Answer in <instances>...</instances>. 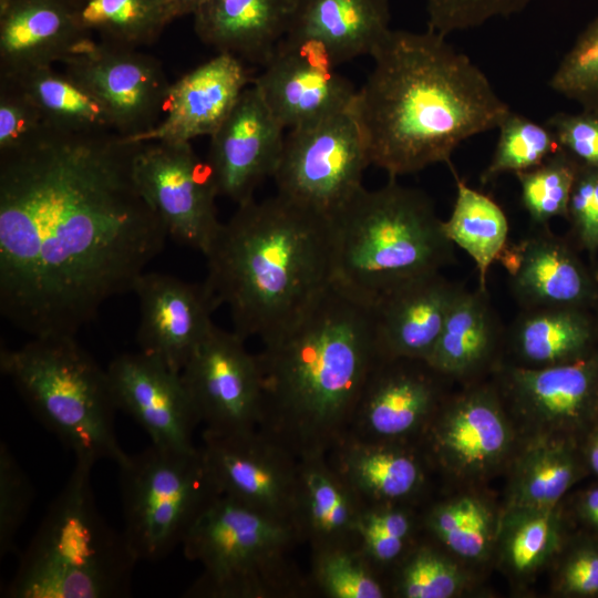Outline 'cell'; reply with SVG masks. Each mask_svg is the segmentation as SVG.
Instances as JSON below:
<instances>
[{
  "mask_svg": "<svg viewBox=\"0 0 598 598\" xmlns=\"http://www.w3.org/2000/svg\"><path fill=\"white\" fill-rule=\"evenodd\" d=\"M0 369L76 460L120 464L126 457L115 435L117 408L106 369L75 336L34 337L16 349L2 347Z\"/></svg>",
  "mask_w": 598,
  "mask_h": 598,
  "instance_id": "obj_8",
  "label": "cell"
},
{
  "mask_svg": "<svg viewBox=\"0 0 598 598\" xmlns=\"http://www.w3.org/2000/svg\"><path fill=\"white\" fill-rule=\"evenodd\" d=\"M497 128L498 141L491 162L481 174L482 185L494 182L505 173L532 169L560 148L545 124H538L513 111Z\"/></svg>",
  "mask_w": 598,
  "mask_h": 598,
  "instance_id": "obj_40",
  "label": "cell"
},
{
  "mask_svg": "<svg viewBox=\"0 0 598 598\" xmlns=\"http://www.w3.org/2000/svg\"><path fill=\"white\" fill-rule=\"evenodd\" d=\"M336 68L317 43L285 35L252 84L277 121L292 130L352 107L357 90Z\"/></svg>",
  "mask_w": 598,
  "mask_h": 598,
  "instance_id": "obj_16",
  "label": "cell"
},
{
  "mask_svg": "<svg viewBox=\"0 0 598 598\" xmlns=\"http://www.w3.org/2000/svg\"><path fill=\"white\" fill-rule=\"evenodd\" d=\"M389 23V0H295L286 35L317 43L338 66L371 55Z\"/></svg>",
  "mask_w": 598,
  "mask_h": 598,
  "instance_id": "obj_28",
  "label": "cell"
},
{
  "mask_svg": "<svg viewBox=\"0 0 598 598\" xmlns=\"http://www.w3.org/2000/svg\"><path fill=\"white\" fill-rule=\"evenodd\" d=\"M50 128L39 107L17 82L0 76V155L27 147Z\"/></svg>",
  "mask_w": 598,
  "mask_h": 598,
  "instance_id": "obj_43",
  "label": "cell"
},
{
  "mask_svg": "<svg viewBox=\"0 0 598 598\" xmlns=\"http://www.w3.org/2000/svg\"><path fill=\"white\" fill-rule=\"evenodd\" d=\"M199 448L219 494L292 523L299 460L289 451L258 430L202 433Z\"/></svg>",
  "mask_w": 598,
  "mask_h": 598,
  "instance_id": "obj_15",
  "label": "cell"
},
{
  "mask_svg": "<svg viewBox=\"0 0 598 598\" xmlns=\"http://www.w3.org/2000/svg\"><path fill=\"white\" fill-rule=\"evenodd\" d=\"M332 283L372 305L454 260L432 200L390 178L362 187L331 219Z\"/></svg>",
  "mask_w": 598,
  "mask_h": 598,
  "instance_id": "obj_5",
  "label": "cell"
},
{
  "mask_svg": "<svg viewBox=\"0 0 598 598\" xmlns=\"http://www.w3.org/2000/svg\"><path fill=\"white\" fill-rule=\"evenodd\" d=\"M352 113L371 165L389 178L445 163L465 140L497 128L509 106L484 72L432 30H391Z\"/></svg>",
  "mask_w": 598,
  "mask_h": 598,
  "instance_id": "obj_2",
  "label": "cell"
},
{
  "mask_svg": "<svg viewBox=\"0 0 598 598\" xmlns=\"http://www.w3.org/2000/svg\"><path fill=\"white\" fill-rule=\"evenodd\" d=\"M133 174L168 237L205 255L223 223L217 216L218 194L209 166L190 143H142Z\"/></svg>",
  "mask_w": 598,
  "mask_h": 598,
  "instance_id": "obj_11",
  "label": "cell"
},
{
  "mask_svg": "<svg viewBox=\"0 0 598 598\" xmlns=\"http://www.w3.org/2000/svg\"><path fill=\"white\" fill-rule=\"evenodd\" d=\"M106 372L117 410L130 414L153 445L197 447L193 434L199 422L181 372L142 351L117 355Z\"/></svg>",
  "mask_w": 598,
  "mask_h": 598,
  "instance_id": "obj_20",
  "label": "cell"
},
{
  "mask_svg": "<svg viewBox=\"0 0 598 598\" xmlns=\"http://www.w3.org/2000/svg\"><path fill=\"white\" fill-rule=\"evenodd\" d=\"M308 580L326 598H384L386 586L359 545L311 551Z\"/></svg>",
  "mask_w": 598,
  "mask_h": 598,
  "instance_id": "obj_36",
  "label": "cell"
},
{
  "mask_svg": "<svg viewBox=\"0 0 598 598\" xmlns=\"http://www.w3.org/2000/svg\"><path fill=\"white\" fill-rule=\"evenodd\" d=\"M578 244L598 250V168L579 163L566 217Z\"/></svg>",
  "mask_w": 598,
  "mask_h": 598,
  "instance_id": "obj_46",
  "label": "cell"
},
{
  "mask_svg": "<svg viewBox=\"0 0 598 598\" xmlns=\"http://www.w3.org/2000/svg\"><path fill=\"white\" fill-rule=\"evenodd\" d=\"M124 535L137 561H156L182 542L218 494L200 448L151 445L120 463Z\"/></svg>",
  "mask_w": 598,
  "mask_h": 598,
  "instance_id": "obj_9",
  "label": "cell"
},
{
  "mask_svg": "<svg viewBox=\"0 0 598 598\" xmlns=\"http://www.w3.org/2000/svg\"><path fill=\"white\" fill-rule=\"evenodd\" d=\"M460 287L439 271L410 280L377 299L371 306L379 358L426 361Z\"/></svg>",
  "mask_w": 598,
  "mask_h": 598,
  "instance_id": "obj_24",
  "label": "cell"
},
{
  "mask_svg": "<svg viewBox=\"0 0 598 598\" xmlns=\"http://www.w3.org/2000/svg\"><path fill=\"white\" fill-rule=\"evenodd\" d=\"M512 440L499 393L475 385L444 400L417 445L429 464L471 477L495 468L507 455Z\"/></svg>",
  "mask_w": 598,
  "mask_h": 598,
  "instance_id": "obj_17",
  "label": "cell"
},
{
  "mask_svg": "<svg viewBox=\"0 0 598 598\" xmlns=\"http://www.w3.org/2000/svg\"><path fill=\"white\" fill-rule=\"evenodd\" d=\"M589 461L592 470L598 474V437L594 441L590 447Z\"/></svg>",
  "mask_w": 598,
  "mask_h": 598,
  "instance_id": "obj_52",
  "label": "cell"
},
{
  "mask_svg": "<svg viewBox=\"0 0 598 598\" xmlns=\"http://www.w3.org/2000/svg\"><path fill=\"white\" fill-rule=\"evenodd\" d=\"M141 145L50 128L0 155V311L14 328L76 336L163 250L168 234L134 179Z\"/></svg>",
  "mask_w": 598,
  "mask_h": 598,
  "instance_id": "obj_1",
  "label": "cell"
},
{
  "mask_svg": "<svg viewBox=\"0 0 598 598\" xmlns=\"http://www.w3.org/2000/svg\"><path fill=\"white\" fill-rule=\"evenodd\" d=\"M369 165L351 107L289 130L272 178L278 195L331 220L363 187Z\"/></svg>",
  "mask_w": 598,
  "mask_h": 598,
  "instance_id": "obj_10",
  "label": "cell"
},
{
  "mask_svg": "<svg viewBox=\"0 0 598 598\" xmlns=\"http://www.w3.org/2000/svg\"><path fill=\"white\" fill-rule=\"evenodd\" d=\"M595 323H596V330H597V334H598V319H597V321H595Z\"/></svg>",
  "mask_w": 598,
  "mask_h": 598,
  "instance_id": "obj_54",
  "label": "cell"
},
{
  "mask_svg": "<svg viewBox=\"0 0 598 598\" xmlns=\"http://www.w3.org/2000/svg\"><path fill=\"white\" fill-rule=\"evenodd\" d=\"M79 28L96 40L136 49L173 21L165 0H71Z\"/></svg>",
  "mask_w": 598,
  "mask_h": 598,
  "instance_id": "obj_34",
  "label": "cell"
},
{
  "mask_svg": "<svg viewBox=\"0 0 598 598\" xmlns=\"http://www.w3.org/2000/svg\"><path fill=\"white\" fill-rule=\"evenodd\" d=\"M504 340L487 289L461 286L426 362L444 378H466L488 364Z\"/></svg>",
  "mask_w": 598,
  "mask_h": 598,
  "instance_id": "obj_30",
  "label": "cell"
},
{
  "mask_svg": "<svg viewBox=\"0 0 598 598\" xmlns=\"http://www.w3.org/2000/svg\"><path fill=\"white\" fill-rule=\"evenodd\" d=\"M456 184L453 210L442 228L447 239L474 261L478 287L487 289V275L507 246L508 221L501 206L467 184L451 168Z\"/></svg>",
  "mask_w": 598,
  "mask_h": 598,
  "instance_id": "obj_33",
  "label": "cell"
},
{
  "mask_svg": "<svg viewBox=\"0 0 598 598\" xmlns=\"http://www.w3.org/2000/svg\"><path fill=\"white\" fill-rule=\"evenodd\" d=\"M252 81L241 59L218 52L171 84L162 121L147 132L126 137L138 143H190L198 136H210Z\"/></svg>",
  "mask_w": 598,
  "mask_h": 598,
  "instance_id": "obj_21",
  "label": "cell"
},
{
  "mask_svg": "<svg viewBox=\"0 0 598 598\" xmlns=\"http://www.w3.org/2000/svg\"><path fill=\"white\" fill-rule=\"evenodd\" d=\"M33 498L24 471L4 442L0 443V555L13 551Z\"/></svg>",
  "mask_w": 598,
  "mask_h": 598,
  "instance_id": "obj_44",
  "label": "cell"
},
{
  "mask_svg": "<svg viewBox=\"0 0 598 598\" xmlns=\"http://www.w3.org/2000/svg\"><path fill=\"white\" fill-rule=\"evenodd\" d=\"M93 463L75 466L51 503L4 591L9 598H118L130 595L134 557L124 533L100 514Z\"/></svg>",
  "mask_w": 598,
  "mask_h": 598,
  "instance_id": "obj_6",
  "label": "cell"
},
{
  "mask_svg": "<svg viewBox=\"0 0 598 598\" xmlns=\"http://www.w3.org/2000/svg\"><path fill=\"white\" fill-rule=\"evenodd\" d=\"M597 334L587 309L549 307L522 309L505 332L516 365L543 368L588 355Z\"/></svg>",
  "mask_w": 598,
  "mask_h": 598,
  "instance_id": "obj_31",
  "label": "cell"
},
{
  "mask_svg": "<svg viewBox=\"0 0 598 598\" xmlns=\"http://www.w3.org/2000/svg\"><path fill=\"white\" fill-rule=\"evenodd\" d=\"M295 525L216 494L186 533L185 557L202 565L188 598H300L312 594L292 553Z\"/></svg>",
  "mask_w": 598,
  "mask_h": 598,
  "instance_id": "obj_7",
  "label": "cell"
},
{
  "mask_svg": "<svg viewBox=\"0 0 598 598\" xmlns=\"http://www.w3.org/2000/svg\"><path fill=\"white\" fill-rule=\"evenodd\" d=\"M261 343L257 430L299 461L327 456L379 360L372 306L331 283Z\"/></svg>",
  "mask_w": 598,
  "mask_h": 598,
  "instance_id": "obj_3",
  "label": "cell"
},
{
  "mask_svg": "<svg viewBox=\"0 0 598 598\" xmlns=\"http://www.w3.org/2000/svg\"><path fill=\"white\" fill-rule=\"evenodd\" d=\"M442 379L424 360L379 358L347 434L368 442L417 445L445 400Z\"/></svg>",
  "mask_w": 598,
  "mask_h": 598,
  "instance_id": "obj_14",
  "label": "cell"
},
{
  "mask_svg": "<svg viewBox=\"0 0 598 598\" xmlns=\"http://www.w3.org/2000/svg\"><path fill=\"white\" fill-rule=\"evenodd\" d=\"M326 458L363 508L401 506L425 482L427 461L414 444L368 442L347 434Z\"/></svg>",
  "mask_w": 598,
  "mask_h": 598,
  "instance_id": "obj_26",
  "label": "cell"
},
{
  "mask_svg": "<svg viewBox=\"0 0 598 598\" xmlns=\"http://www.w3.org/2000/svg\"><path fill=\"white\" fill-rule=\"evenodd\" d=\"M93 39L71 0H0V76L62 63Z\"/></svg>",
  "mask_w": 598,
  "mask_h": 598,
  "instance_id": "obj_25",
  "label": "cell"
},
{
  "mask_svg": "<svg viewBox=\"0 0 598 598\" xmlns=\"http://www.w3.org/2000/svg\"><path fill=\"white\" fill-rule=\"evenodd\" d=\"M295 0H207L194 17L198 39L261 66L286 35Z\"/></svg>",
  "mask_w": 598,
  "mask_h": 598,
  "instance_id": "obj_27",
  "label": "cell"
},
{
  "mask_svg": "<svg viewBox=\"0 0 598 598\" xmlns=\"http://www.w3.org/2000/svg\"><path fill=\"white\" fill-rule=\"evenodd\" d=\"M595 278H596V280H597V282H598V269H597L596 272H595Z\"/></svg>",
  "mask_w": 598,
  "mask_h": 598,
  "instance_id": "obj_53",
  "label": "cell"
},
{
  "mask_svg": "<svg viewBox=\"0 0 598 598\" xmlns=\"http://www.w3.org/2000/svg\"><path fill=\"white\" fill-rule=\"evenodd\" d=\"M394 594L402 598H451L465 586L457 565L429 545H417L400 560Z\"/></svg>",
  "mask_w": 598,
  "mask_h": 598,
  "instance_id": "obj_41",
  "label": "cell"
},
{
  "mask_svg": "<svg viewBox=\"0 0 598 598\" xmlns=\"http://www.w3.org/2000/svg\"><path fill=\"white\" fill-rule=\"evenodd\" d=\"M359 546L379 570L380 567L400 561L408 553L409 542L394 537L374 526L358 522Z\"/></svg>",
  "mask_w": 598,
  "mask_h": 598,
  "instance_id": "obj_48",
  "label": "cell"
},
{
  "mask_svg": "<svg viewBox=\"0 0 598 598\" xmlns=\"http://www.w3.org/2000/svg\"><path fill=\"white\" fill-rule=\"evenodd\" d=\"M586 517L598 527V488L590 491L584 501Z\"/></svg>",
  "mask_w": 598,
  "mask_h": 598,
  "instance_id": "obj_51",
  "label": "cell"
},
{
  "mask_svg": "<svg viewBox=\"0 0 598 598\" xmlns=\"http://www.w3.org/2000/svg\"><path fill=\"white\" fill-rule=\"evenodd\" d=\"M62 64L105 106L115 132L132 137L159 122L171 83L154 56L93 39Z\"/></svg>",
  "mask_w": 598,
  "mask_h": 598,
  "instance_id": "obj_13",
  "label": "cell"
},
{
  "mask_svg": "<svg viewBox=\"0 0 598 598\" xmlns=\"http://www.w3.org/2000/svg\"><path fill=\"white\" fill-rule=\"evenodd\" d=\"M133 292L140 310V351L181 372L215 327L213 313L219 307L215 296L205 281L189 282L148 271L137 279Z\"/></svg>",
  "mask_w": 598,
  "mask_h": 598,
  "instance_id": "obj_19",
  "label": "cell"
},
{
  "mask_svg": "<svg viewBox=\"0 0 598 598\" xmlns=\"http://www.w3.org/2000/svg\"><path fill=\"white\" fill-rule=\"evenodd\" d=\"M554 134L560 148L579 163L598 168V115L557 112L544 123Z\"/></svg>",
  "mask_w": 598,
  "mask_h": 598,
  "instance_id": "obj_47",
  "label": "cell"
},
{
  "mask_svg": "<svg viewBox=\"0 0 598 598\" xmlns=\"http://www.w3.org/2000/svg\"><path fill=\"white\" fill-rule=\"evenodd\" d=\"M576 477L569 451L542 437L520 458L514 476L509 507L551 508Z\"/></svg>",
  "mask_w": 598,
  "mask_h": 598,
  "instance_id": "obj_35",
  "label": "cell"
},
{
  "mask_svg": "<svg viewBox=\"0 0 598 598\" xmlns=\"http://www.w3.org/2000/svg\"><path fill=\"white\" fill-rule=\"evenodd\" d=\"M502 394L542 434L580 421L598 399V357L543 367L501 369Z\"/></svg>",
  "mask_w": 598,
  "mask_h": 598,
  "instance_id": "obj_23",
  "label": "cell"
},
{
  "mask_svg": "<svg viewBox=\"0 0 598 598\" xmlns=\"http://www.w3.org/2000/svg\"><path fill=\"white\" fill-rule=\"evenodd\" d=\"M3 78L17 82L52 130L72 133L115 131L110 113L99 99L64 72L43 66Z\"/></svg>",
  "mask_w": 598,
  "mask_h": 598,
  "instance_id": "obj_32",
  "label": "cell"
},
{
  "mask_svg": "<svg viewBox=\"0 0 598 598\" xmlns=\"http://www.w3.org/2000/svg\"><path fill=\"white\" fill-rule=\"evenodd\" d=\"M548 84L582 111L598 115V17L577 37Z\"/></svg>",
  "mask_w": 598,
  "mask_h": 598,
  "instance_id": "obj_42",
  "label": "cell"
},
{
  "mask_svg": "<svg viewBox=\"0 0 598 598\" xmlns=\"http://www.w3.org/2000/svg\"><path fill=\"white\" fill-rule=\"evenodd\" d=\"M579 162L563 148L540 165L516 173L522 204L537 227H545L554 217H567L568 204Z\"/></svg>",
  "mask_w": 598,
  "mask_h": 598,
  "instance_id": "obj_39",
  "label": "cell"
},
{
  "mask_svg": "<svg viewBox=\"0 0 598 598\" xmlns=\"http://www.w3.org/2000/svg\"><path fill=\"white\" fill-rule=\"evenodd\" d=\"M283 130L251 83L209 136L206 163L218 196L237 206L254 199L257 187L276 172Z\"/></svg>",
  "mask_w": 598,
  "mask_h": 598,
  "instance_id": "obj_18",
  "label": "cell"
},
{
  "mask_svg": "<svg viewBox=\"0 0 598 598\" xmlns=\"http://www.w3.org/2000/svg\"><path fill=\"white\" fill-rule=\"evenodd\" d=\"M534 0H426L427 28L447 35L523 11Z\"/></svg>",
  "mask_w": 598,
  "mask_h": 598,
  "instance_id": "obj_45",
  "label": "cell"
},
{
  "mask_svg": "<svg viewBox=\"0 0 598 598\" xmlns=\"http://www.w3.org/2000/svg\"><path fill=\"white\" fill-rule=\"evenodd\" d=\"M206 257L205 282L233 330L266 340L332 283L331 220L276 194L237 206Z\"/></svg>",
  "mask_w": 598,
  "mask_h": 598,
  "instance_id": "obj_4",
  "label": "cell"
},
{
  "mask_svg": "<svg viewBox=\"0 0 598 598\" xmlns=\"http://www.w3.org/2000/svg\"><path fill=\"white\" fill-rule=\"evenodd\" d=\"M173 19L194 14L207 0H165Z\"/></svg>",
  "mask_w": 598,
  "mask_h": 598,
  "instance_id": "obj_50",
  "label": "cell"
},
{
  "mask_svg": "<svg viewBox=\"0 0 598 598\" xmlns=\"http://www.w3.org/2000/svg\"><path fill=\"white\" fill-rule=\"evenodd\" d=\"M363 507L326 456L299 461L292 523L310 550L359 545Z\"/></svg>",
  "mask_w": 598,
  "mask_h": 598,
  "instance_id": "obj_29",
  "label": "cell"
},
{
  "mask_svg": "<svg viewBox=\"0 0 598 598\" xmlns=\"http://www.w3.org/2000/svg\"><path fill=\"white\" fill-rule=\"evenodd\" d=\"M560 587L569 594H597L598 553L586 550L571 556L561 569Z\"/></svg>",
  "mask_w": 598,
  "mask_h": 598,
  "instance_id": "obj_49",
  "label": "cell"
},
{
  "mask_svg": "<svg viewBox=\"0 0 598 598\" xmlns=\"http://www.w3.org/2000/svg\"><path fill=\"white\" fill-rule=\"evenodd\" d=\"M425 526L448 550L465 559L484 558L494 540L491 509L477 497H455L433 506Z\"/></svg>",
  "mask_w": 598,
  "mask_h": 598,
  "instance_id": "obj_37",
  "label": "cell"
},
{
  "mask_svg": "<svg viewBox=\"0 0 598 598\" xmlns=\"http://www.w3.org/2000/svg\"><path fill=\"white\" fill-rule=\"evenodd\" d=\"M501 532L503 558L514 573L520 575L540 567L560 543L559 520L554 507H509Z\"/></svg>",
  "mask_w": 598,
  "mask_h": 598,
  "instance_id": "obj_38",
  "label": "cell"
},
{
  "mask_svg": "<svg viewBox=\"0 0 598 598\" xmlns=\"http://www.w3.org/2000/svg\"><path fill=\"white\" fill-rule=\"evenodd\" d=\"M508 245L498 261L522 309H587L598 300V282L573 248L545 227Z\"/></svg>",
  "mask_w": 598,
  "mask_h": 598,
  "instance_id": "obj_22",
  "label": "cell"
},
{
  "mask_svg": "<svg viewBox=\"0 0 598 598\" xmlns=\"http://www.w3.org/2000/svg\"><path fill=\"white\" fill-rule=\"evenodd\" d=\"M202 433L235 434L257 430L261 379L257 353L246 339L215 324L181 371Z\"/></svg>",
  "mask_w": 598,
  "mask_h": 598,
  "instance_id": "obj_12",
  "label": "cell"
}]
</instances>
